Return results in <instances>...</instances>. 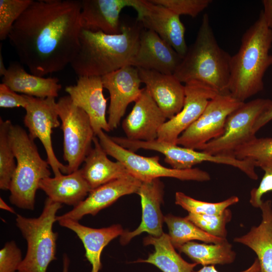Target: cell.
Instances as JSON below:
<instances>
[{"mask_svg": "<svg viewBox=\"0 0 272 272\" xmlns=\"http://www.w3.org/2000/svg\"><path fill=\"white\" fill-rule=\"evenodd\" d=\"M62 204L47 198L40 215L27 218L17 214L16 225L25 239L27 247L19 272H46L51 262L56 259L58 234L53 231L56 213Z\"/></svg>", "mask_w": 272, "mask_h": 272, "instance_id": "obj_6", "label": "cell"}, {"mask_svg": "<svg viewBox=\"0 0 272 272\" xmlns=\"http://www.w3.org/2000/svg\"><path fill=\"white\" fill-rule=\"evenodd\" d=\"M255 165L262 169L264 174L259 185L251 190L249 202L253 207L259 208L262 196L272 191V157L256 162Z\"/></svg>", "mask_w": 272, "mask_h": 272, "instance_id": "obj_36", "label": "cell"}, {"mask_svg": "<svg viewBox=\"0 0 272 272\" xmlns=\"http://www.w3.org/2000/svg\"><path fill=\"white\" fill-rule=\"evenodd\" d=\"M197 264L203 266L226 264L234 262L236 254L227 240L220 243L200 244L193 241L178 249Z\"/></svg>", "mask_w": 272, "mask_h": 272, "instance_id": "obj_28", "label": "cell"}, {"mask_svg": "<svg viewBox=\"0 0 272 272\" xmlns=\"http://www.w3.org/2000/svg\"><path fill=\"white\" fill-rule=\"evenodd\" d=\"M262 219L246 234L234 239L235 242L251 248L257 255L260 272H272V201H262L260 208Z\"/></svg>", "mask_w": 272, "mask_h": 272, "instance_id": "obj_24", "label": "cell"}, {"mask_svg": "<svg viewBox=\"0 0 272 272\" xmlns=\"http://www.w3.org/2000/svg\"><path fill=\"white\" fill-rule=\"evenodd\" d=\"M142 24L121 25V32L107 34L81 29L80 47L70 65L80 77H102L129 65L138 48Z\"/></svg>", "mask_w": 272, "mask_h": 272, "instance_id": "obj_2", "label": "cell"}, {"mask_svg": "<svg viewBox=\"0 0 272 272\" xmlns=\"http://www.w3.org/2000/svg\"><path fill=\"white\" fill-rule=\"evenodd\" d=\"M262 13L267 26L272 30V0H263Z\"/></svg>", "mask_w": 272, "mask_h": 272, "instance_id": "obj_41", "label": "cell"}, {"mask_svg": "<svg viewBox=\"0 0 272 272\" xmlns=\"http://www.w3.org/2000/svg\"><path fill=\"white\" fill-rule=\"evenodd\" d=\"M2 83L17 93L38 98H55L61 88L57 78H44L29 73L17 61L10 63L2 76Z\"/></svg>", "mask_w": 272, "mask_h": 272, "instance_id": "obj_22", "label": "cell"}, {"mask_svg": "<svg viewBox=\"0 0 272 272\" xmlns=\"http://www.w3.org/2000/svg\"><path fill=\"white\" fill-rule=\"evenodd\" d=\"M137 69L142 83L167 120L179 113L184 105L185 86L174 75Z\"/></svg>", "mask_w": 272, "mask_h": 272, "instance_id": "obj_19", "label": "cell"}, {"mask_svg": "<svg viewBox=\"0 0 272 272\" xmlns=\"http://www.w3.org/2000/svg\"><path fill=\"white\" fill-rule=\"evenodd\" d=\"M231 56L220 47L208 15H203L194 42L174 74L182 83H196L217 94H229Z\"/></svg>", "mask_w": 272, "mask_h": 272, "instance_id": "obj_4", "label": "cell"}, {"mask_svg": "<svg viewBox=\"0 0 272 272\" xmlns=\"http://www.w3.org/2000/svg\"><path fill=\"white\" fill-rule=\"evenodd\" d=\"M7 70V68L5 66L2 54L0 53V76H3Z\"/></svg>", "mask_w": 272, "mask_h": 272, "instance_id": "obj_44", "label": "cell"}, {"mask_svg": "<svg viewBox=\"0 0 272 272\" xmlns=\"http://www.w3.org/2000/svg\"><path fill=\"white\" fill-rule=\"evenodd\" d=\"M18 272H19V271H18Z\"/></svg>", "mask_w": 272, "mask_h": 272, "instance_id": "obj_45", "label": "cell"}, {"mask_svg": "<svg viewBox=\"0 0 272 272\" xmlns=\"http://www.w3.org/2000/svg\"><path fill=\"white\" fill-rule=\"evenodd\" d=\"M81 1L33 0L8 38L20 62L44 77L70 65L80 47Z\"/></svg>", "mask_w": 272, "mask_h": 272, "instance_id": "obj_1", "label": "cell"}, {"mask_svg": "<svg viewBox=\"0 0 272 272\" xmlns=\"http://www.w3.org/2000/svg\"><path fill=\"white\" fill-rule=\"evenodd\" d=\"M164 185L159 178L142 182L137 192L141 197L142 209L141 223L134 230H124L120 236L121 245L127 244L133 238L143 232L154 237H159L162 229L164 216L161 210L163 201Z\"/></svg>", "mask_w": 272, "mask_h": 272, "instance_id": "obj_20", "label": "cell"}, {"mask_svg": "<svg viewBox=\"0 0 272 272\" xmlns=\"http://www.w3.org/2000/svg\"><path fill=\"white\" fill-rule=\"evenodd\" d=\"M0 208L1 209L6 210L12 213H15L14 209L7 204L2 197H0Z\"/></svg>", "mask_w": 272, "mask_h": 272, "instance_id": "obj_42", "label": "cell"}, {"mask_svg": "<svg viewBox=\"0 0 272 272\" xmlns=\"http://www.w3.org/2000/svg\"><path fill=\"white\" fill-rule=\"evenodd\" d=\"M28 104L25 108L24 123L30 138L38 139L45 150L47 160L54 176L67 174V166L56 158L53 149L51 134L60 125L55 98H38L26 95Z\"/></svg>", "mask_w": 272, "mask_h": 272, "instance_id": "obj_11", "label": "cell"}, {"mask_svg": "<svg viewBox=\"0 0 272 272\" xmlns=\"http://www.w3.org/2000/svg\"><path fill=\"white\" fill-rule=\"evenodd\" d=\"M96 136L107 154L121 163L131 175L142 182L163 177L199 182L211 179L209 173L199 168L178 170L167 168L160 163L158 156L145 157L138 155L115 143L103 130Z\"/></svg>", "mask_w": 272, "mask_h": 272, "instance_id": "obj_7", "label": "cell"}, {"mask_svg": "<svg viewBox=\"0 0 272 272\" xmlns=\"http://www.w3.org/2000/svg\"><path fill=\"white\" fill-rule=\"evenodd\" d=\"M232 217L231 211L227 208L220 215H200L189 213L186 218L206 233L213 236L226 238V225Z\"/></svg>", "mask_w": 272, "mask_h": 272, "instance_id": "obj_32", "label": "cell"}, {"mask_svg": "<svg viewBox=\"0 0 272 272\" xmlns=\"http://www.w3.org/2000/svg\"><path fill=\"white\" fill-rule=\"evenodd\" d=\"M243 103L229 94H217L209 101L199 118L181 134L176 144L198 150L223 134L227 117Z\"/></svg>", "mask_w": 272, "mask_h": 272, "instance_id": "obj_10", "label": "cell"}, {"mask_svg": "<svg viewBox=\"0 0 272 272\" xmlns=\"http://www.w3.org/2000/svg\"><path fill=\"white\" fill-rule=\"evenodd\" d=\"M133 8L138 14L137 21L145 28L155 32L184 57L188 46L185 38V28L179 16L150 0H135Z\"/></svg>", "mask_w": 272, "mask_h": 272, "instance_id": "obj_12", "label": "cell"}, {"mask_svg": "<svg viewBox=\"0 0 272 272\" xmlns=\"http://www.w3.org/2000/svg\"><path fill=\"white\" fill-rule=\"evenodd\" d=\"M101 77H80L65 92L73 103L88 115L95 135L101 130H111L106 117L107 99L103 94Z\"/></svg>", "mask_w": 272, "mask_h": 272, "instance_id": "obj_16", "label": "cell"}, {"mask_svg": "<svg viewBox=\"0 0 272 272\" xmlns=\"http://www.w3.org/2000/svg\"><path fill=\"white\" fill-rule=\"evenodd\" d=\"M9 134L17 163L9 189L10 201L20 209L33 210L40 181L50 177L49 165L23 127L12 123Z\"/></svg>", "mask_w": 272, "mask_h": 272, "instance_id": "obj_5", "label": "cell"}, {"mask_svg": "<svg viewBox=\"0 0 272 272\" xmlns=\"http://www.w3.org/2000/svg\"><path fill=\"white\" fill-rule=\"evenodd\" d=\"M182 59V57L157 33L144 27L138 50L129 65L174 75Z\"/></svg>", "mask_w": 272, "mask_h": 272, "instance_id": "obj_15", "label": "cell"}, {"mask_svg": "<svg viewBox=\"0 0 272 272\" xmlns=\"http://www.w3.org/2000/svg\"><path fill=\"white\" fill-rule=\"evenodd\" d=\"M33 0L0 1V40L8 38L13 26Z\"/></svg>", "mask_w": 272, "mask_h": 272, "instance_id": "obj_33", "label": "cell"}, {"mask_svg": "<svg viewBox=\"0 0 272 272\" xmlns=\"http://www.w3.org/2000/svg\"><path fill=\"white\" fill-rule=\"evenodd\" d=\"M56 108L63 131V158L67 174L78 169L92 149L96 136L86 112L75 105L69 95L60 97Z\"/></svg>", "mask_w": 272, "mask_h": 272, "instance_id": "obj_8", "label": "cell"}, {"mask_svg": "<svg viewBox=\"0 0 272 272\" xmlns=\"http://www.w3.org/2000/svg\"><path fill=\"white\" fill-rule=\"evenodd\" d=\"M10 120L0 118V188L7 190L10 188L17 163L10 139Z\"/></svg>", "mask_w": 272, "mask_h": 272, "instance_id": "obj_30", "label": "cell"}, {"mask_svg": "<svg viewBox=\"0 0 272 272\" xmlns=\"http://www.w3.org/2000/svg\"><path fill=\"white\" fill-rule=\"evenodd\" d=\"M164 222L168 227L171 242L177 249L185 243L194 240L208 243H220L227 240L206 233L186 217L182 218L168 214L164 216Z\"/></svg>", "mask_w": 272, "mask_h": 272, "instance_id": "obj_29", "label": "cell"}, {"mask_svg": "<svg viewBox=\"0 0 272 272\" xmlns=\"http://www.w3.org/2000/svg\"><path fill=\"white\" fill-rule=\"evenodd\" d=\"M184 86L183 106L179 113L161 126L158 140L177 145L181 134L199 118L209 101L217 95L212 89L198 83H189Z\"/></svg>", "mask_w": 272, "mask_h": 272, "instance_id": "obj_14", "label": "cell"}, {"mask_svg": "<svg viewBox=\"0 0 272 272\" xmlns=\"http://www.w3.org/2000/svg\"><path fill=\"white\" fill-rule=\"evenodd\" d=\"M167 119L145 88L122 123L126 138L133 141L157 139L159 131Z\"/></svg>", "mask_w": 272, "mask_h": 272, "instance_id": "obj_18", "label": "cell"}, {"mask_svg": "<svg viewBox=\"0 0 272 272\" xmlns=\"http://www.w3.org/2000/svg\"><path fill=\"white\" fill-rule=\"evenodd\" d=\"M143 243L145 245H153L155 251L147 259H139L137 262L151 263L163 272H193L198 264L184 260L175 251L169 235L165 233L159 237H146Z\"/></svg>", "mask_w": 272, "mask_h": 272, "instance_id": "obj_27", "label": "cell"}, {"mask_svg": "<svg viewBox=\"0 0 272 272\" xmlns=\"http://www.w3.org/2000/svg\"><path fill=\"white\" fill-rule=\"evenodd\" d=\"M28 104L26 95H20L12 90L6 84H0V107L5 108H26Z\"/></svg>", "mask_w": 272, "mask_h": 272, "instance_id": "obj_38", "label": "cell"}, {"mask_svg": "<svg viewBox=\"0 0 272 272\" xmlns=\"http://www.w3.org/2000/svg\"><path fill=\"white\" fill-rule=\"evenodd\" d=\"M93 144L83 167L80 169L91 190L130 175L121 163L112 161L108 158L97 136L94 138Z\"/></svg>", "mask_w": 272, "mask_h": 272, "instance_id": "obj_26", "label": "cell"}, {"mask_svg": "<svg viewBox=\"0 0 272 272\" xmlns=\"http://www.w3.org/2000/svg\"><path fill=\"white\" fill-rule=\"evenodd\" d=\"M180 15L196 17L212 3L211 0H150Z\"/></svg>", "mask_w": 272, "mask_h": 272, "instance_id": "obj_35", "label": "cell"}, {"mask_svg": "<svg viewBox=\"0 0 272 272\" xmlns=\"http://www.w3.org/2000/svg\"><path fill=\"white\" fill-rule=\"evenodd\" d=\"M80 25L82 29L107 34L121 32L119 21L123 9L133 8L135 0H83Z\"/></svg>", "mask_w": 272, "mask_h": 272, "instance_id": "obj_21", "label": "cell"}, {"mask_svg": "<svg viewBox=\"0 0 272 272\" xmlns=\"http://www.w3.org/2000/svg\"><path fill=\"white\" fill-rule=\"evenodd\" d=\"M272 120V106L263 112L256 120L253 128L254 134Z\"/></svg>", "mask_w": 272, "mask_h": 272, "instance_id": "obj_39", "label": "cell"}, {"mask_svg": "<svg viewBox=\"0 0 272 272\" xmlns=\"http://www.w3.org/2000/svg\"><path fill=\"white\" fill-rule=\"evenodd\" d=\"M234 156L239 160L252 161L254 164L272 157V138L255 137L237 149Z\"/></svg>", "mask_w": 272, "mask_h": 272, "instance_id": "obj_34", "label": "cell"}, {"mask_svg": "<svg viewBox=\"0 0 272 272\" xmlns=\"http://www.w3.org/2000/svg\"><path fill=\"white\" fill-rule=\"evenodd\" d=\"M193 272H219L214 265L203 266L196 271ZM241 272H260V266L258 259L256 258L252 265L247 269Z\"/></svg>", "mask_w": 272, "mask_h": 272, "instance_id": "obj_40", "label": "cell"}, {"mask_svg": "<svg viewBox=\"0 0 272 272\" xmlns=\"http://www.w3.org/2000/svg\"><path fill=\"white\" fill-rule=\"evenodd\" d=\"M271 106L270 99L257 98L244 102L227 117L223 134L198 150L213 156L234 157L237 149L256 137L253 132L254 123Z\"/></svg>", "mask_w": 272, "mask_h": 272, "instance_id": "obj_9", "label": "cell"}, {"mask_svg": "<svg viewBox=\"0 0 272 272\" xmlns=\"http://www.w3.org/2000/svg\"><path fill=\"white\" fill-rule=\"evenodd\" d=\"M39 189L54 202L75 207L84 200L91 190L80 169L70 174L41 180Z\"/></svg>", "mask_w": 272, "mask_h": 272, "instance_id": "obj_25", "label": "cell"}, {"mask_svg": "<svg viewBox=\"0 0 272 272\" xmlns=\"http://www.w3.org/2000/svg\"><path fill=\"white\" fill-rule=\"evenodd\" d=\"M175 203L181 206L189 213L200 215H220L230 206L237 203L238 196L230 197L218 202H209L195 199L182 192L175 193Z\"/></svg>", "mask_w": 272, "mask_h": 272, "instance_id": "obj_31", "label": "cell"}, {"mask_svg": "<svg viewBox=\"0 0 272 272\" xmlns=\"http://www.w3.org/2000/svg\"><path fill=\"white\" fill-rule=\"evenodd\" d=\"M142 182L129 175L102 185L91 190L88 196L72 210L57 216L56 221L62 219L79 221L86 215L95 216L121 196L137 193Z\"/></svg>", "mask_w": 272, "mask_h": 272, "instance_id": "obj_17", "label": "cell"}, {"mask_svg": "<svg viewBox=\"0 0 272 272\" xmlns=\"http://www.w3.org/2000/svg\"><path fill=\"white\" fill-rule=\"evenodd\" d=\"M59 224L75 232L83 243L85 256L92 266L91 272H99L102 268L101 254L104 248L113 239L120 236L124 230L120 225L102 228H93L81 224L79 221L62 219Z\"/></svg>", "mask_w": 272, "mask_h": 272, "instance_id": "obj_23", "label": "cell"}, {"mask_svg": "<svg viewBox=\"0 0 272 272\" xmlns=\"http://www.w3.org/2000/svg\"><path fill=\"white\" fill-rule=\"evenodd\" d=\"M22 260L21 251L15 242H7L0 250V272H16Z\"/></svg>", "mask_w": 272, "mask_h": 272, "instance_id": "obj_37", "label": "cell"}, {"mask_svg": "<svg viewBox=\"0 0 272 272\" xmlns=\"http://www.w3.org/2000/svg\"><path fill=\"white\" fill-rule=\"evenodd\" d=\"M103 88L110 95L108 123L111 130L116 128L131 102L140 97L143 89L138 69L131 65L101 77Z\"/></svg>", "mask_w": 272, "mask_h": 272, "instance_id": "obj_13", "label": "cell"}, {"mask_svg": "<svg viewBox=\"0 0 272 272\" xmlns=\"http://www.w3.org/2000/svg\"><path fill=\"white\" fill-rule=\"evenodd\" d=\"M70 264V259L66 254L63 255V268L62 272H68Z\"/></svg>", "mask_w": 272, "mask_h": 272, "instance_id": "obj_43", "label": "cell"}, {"mask_svg": "<svg viewBox=\"0 0 272 272\" xmlns=\"http://www.w3.org/2000/svg\"><path fill=\"white\" fill-rule=\"evenodd\" d=\"M271 44L272 30L261 11L243 34L238 52L231 56L228 90L232 97L245 102L262 91L263 76L272 65Z\"/></svg>", "mask_w": 272, "mask_h": 272, "instance_id": "obj_3", "label": "cell"}]
</instances>
